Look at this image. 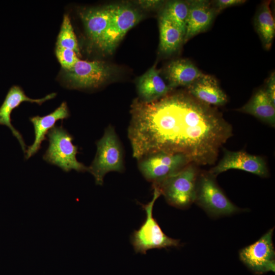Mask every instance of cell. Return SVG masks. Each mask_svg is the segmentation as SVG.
Here are the masks:
<instances>
[{
  "instance_id": "obj_2",
  "label": "cell",
  "mask_w": 275,
  "mask_h": 275,
  "mask_svg": "<svg viewBox=\"0 0 275 275\" xmlns=\"http://www.w3.org/2000/svg\"><path fill=\"white\" fill-rule=\"evenodd\" d=\"M96 144V155L88 167V172L93 176L96 184L102 185L107 173L124 171L123 151L115 130L111 125Z\"/></svg>"
},
{
  "instance_id": "obj_5",
  "label": "cell",
  "mask_w": 275,
  "mask_h": 275,
  "mask_svg": "<svg viewBox=\"0 0 275 275\" xmlns=\"http://www.w3.org/2000/svg\"><path fill=\"white\" fill-rule=\"evenodd\" d=\"M198 177L196 168L188 164L179 171L152 185L159 189L161 195L170 205L184 209L195 202Z\"/></svg>"
},
{
  "instance_id": "obj_12",
  "label": "cell",
  "mask_w": 275,
  "mask_h": 275,
  "mask_svg": "<svg viewBox=\"0 0 275 275\" xmlns=\"http://www.w3.org/2000/svg\"><path fill=\"white\" fill-rule=\"evenodd\" d=\"M56 95V93H52L43 98L32 99L28 97L19 86L16 85L11 87L8 92L0 107V125L7 126L11 130L13 135L18 141L24 154L26 150V146L21 133L14 128L11 123V113L23 102L26 101L41 105L44 102L54 98Z\"/></svg>"
},
{
  "instance_id": "obj_17",
  "label": "cell",
  "mask_w": 275,
  "mask_h": 275,
  "mask_svg": "<svg viewBox=\"0 0 275 275\" xmlns=\"http://www.w3.org/2000/svg\"><path fill=\"white\" fill-rule=\"evenodd\" d=\"M164 72L171 90L179 86L187 88L204 74L190 60L182 59L171 61Z\"/></svg>"
},
{
  "instance_id": "obj_16",
  "label": "cell",
  "mask_w": 275,
  "mask_h": 275,
  "mask_svg": "<svg viewBox=\"0 0 275 275\" xmlns=\"http://www.w3.org/2000/svg\"><path fill=\"white\" fill-rule=\"evenodd\" d=\"M80 16L88 38L93 44L98 47L109 24V5L84 9L80 12Z\"/></svg>"
},
{
  "instance_id": "obj_3",
  "label": "cell",
  "mask_w": 275,
  "mask_h": 275,
  "mask_svg": "<svg viewBox=\"0 0 275 275\" xmlns=\"http://www.w3.org/2000/svg\"><path fill=\"white\" fill-rule=\"evenodd\" d=\"M152 200L146 204L140 203L145 211L146 217L140 228L135 230L131 237V242L136 253L146 254L147 251L154 249L179 247L180 240L166 235L153 216V208L156 200L161 195L159 189L153 185Z\"/></svg>"
},
{
  "instance_id": "obj_18",
  "label": "cell",
  "mask_w": 275,
  "mask_h": 275,
  "mask_svg": "<svg viewBox=\"0 0 275 275\" xmlns=\"http://www.w3.org/2000/svg\"><path fill=\"white\" fill-rule=\"evenodd\" d=\"M136 85L139 99L144 102L158 100L171 90L160 76L155 66L138 78Z\"/></svg>"
},
{
  "instance_id": "obj_25",
  "label": "cell",
  "mask_w": 275,
  "mask_h": 275,
  "mask_svg": "<svg viewBox=\"0 0 275 275\" xmlns=\"http://www.w3.org/2000/svg\"><path fill=\"white\" fill-rule=\"evenodd\" d=\"M245 2L243 0H216L211 2L213 7L219 13L227 8L240 5Z\"/></svg>"
},
{
  "instance_id": "obj_24",
  "label": "cell",
  "mask_w": 275,
  "mask_h": 275,
  "mask_svg": "<svg viewBox=\"0 0 275 275\" xmlns=\"http://www.w3.org/2000/svg\"><path fill=\"white\" fill-rule=\"evenodd\" d=\"M56 54L65 70L71 69L79 60L73 50L68 48L56 47Z\"/></svg>"
},
{
  "instance_id": "obj_26",
  "label": "cell",
  "mask_w": 275,
  "mask_h": 275,
  "mask_svg": "<svg viewBox=\"0 0 275 275\" xmlns=\"http://www.w3.org/2000/svg\"><path fill=\"white\" fill-rule=\"evenodd\" d=\"M266 92L273 104L275 105V74L273 72L270 75L265 88Z\"/></svg>"
},
{
  "instance_id": "obj_19",
  "label": "cell",
  "mask_w": 275,
  "mask_h": 275,
  "mask_svg": "<svg viewBox=\"0 0 275 275\" xmlns=\"http://www.w3.org/2000/svg\"><path fill=\"white\" fill-rule=\"evenodd\" d=\"M238 111L274 126L275 105L271 102L265 89H260L256 91L249 101Z\"/></svg>"
},
{
  "instance_id": "obj_22",
  "label": "cell",
  "mask_w": 275,
  "mask_h": 275,
  "mask_svg": "<svg viewBox=\"0 0 275 275\" xmlns=\"http://www.w3.org/2000/svg\"><path fill=\"white\" fill-rule=\"evenodd\" d=\"M189 9V1H171L164 3L161 12L185 34Z\"/></svg>"
},
{
  "instance_id": "obj_10",
  "label": "cell",
  "mask_w": 275,
  "mask_h": 275,
  "mask_svg": "<svg viewBox=\"0 0 275 275\" xmlns=\"http://www.w3.org/2000/svg\"><path fill=\"white\" fill-rule=\"evenodd\" d=\"M65 71V79L74 88L98 87L108 80L113 73L112 68L103 61L80 60L71 69Z\"/></svg>"
},
{
  "instance_id": "obj_23",
  "label": "cell",
  "mask_w": 275,
  "mask_h": 275,
  "mask_svg": "<svg viewBox=\"0 0 275 275\" xmlns=\"http://www.w3.org/2000/svg\"><path fill=\"white\" fill-rule=\"evenodd\" d=\"M56 47L71 49L78 57L80 56L77 40L68 15L64 16L61 30L57 38Z\"/></svg>"
},
{
  "instance_id": "obj_20",
  "label": "cell",
  "mask_w": 275,
  "mask_h": 275,
  "mask_svg": "<svg viewBox=\"0 0 275 275\" xmlns=\"http://www.w3.org/2000/svg\"><path fill=\"white\" fill-rule=\"evenodd\" d=\"M158 22L159 50L166 55L172 54L179 50L184 43L185 34L162 12Z\"/></svg>"
},
{
  "instance_id": "obj_21",
  "label": "cell",
  "mask_w": 275,
  "mask_h": 275,
  "mask_svg": "<svg viewBox=\"0 0 275 275\" xmlns=\"http://www.w3.org/2000/svg\"><path fill=\"white\" fill-rule=\"evenodd\" d=\"M269 1H265L258 8L254 18V26L265 49L269 50L275 35V23Z\"/></svg>"
},
{
  "instance_id": "obj_11",
  "label": "cell",
  "mask_w": 275,
  "mask_h": 275,
  "mask_svg": "<svg viewBox=\"0 0 275 275\" xmlns=\"http://www.w3.org/2000/svg\"><path fill=\"white\" fill-rule=\"evenodd\" d=\"M231 169L242 170L262 177L268 175L266 162L261 157L243 151L227 150H225L222 159L209 173L215 177Z\"/></svg>"
},
{
  "instance_id": "obj_4",
  "label": "cell",
  "mask_w": 275,
  "mask_h": 275,
  "mask_svg": "<svg viewBox=\"0 0 275 275\" xmlns=\"http://www.w3.org/2000/svg\"><path fill=\"white\" fill-rule=\"evenodd\" d=\"M49 146L43 156L44 161L68 172H85L88 167L77 160V146L72 143L73 136L63 127L54 126L48 133Z\"/></svg>"
},
{
  "instance_id": "obj_14",
  "label": "cell",
  "mask_w": 275,
  "mask_h": 275,
  "mask_svg": "<svg viewBox=\"0 0 275 275\" xmlns=\"http://www.w3.org/2000/svg\"><path fill=\"white\" fill-rule=\"evenodd\" d=\"M69 116L67 104L66 102H63L54 111L47 115L30 117V121L34 127L35 139L33 143L26 149L25 158L28 159L38 152L42 143L47 140L46 135L56 126L58 121L67 119Z\"/></svg>"
},
{
  "instance_id": "obj_7",
  "label": "cell",
  "mask_w": 275,
  "mask_h": 275,
  "mask_svg": "<svg viewBox=\"0 0 275 275\" xmlns=\"http://www.w3.org/2000/svg\"><path fill=\"white\" fill-rule=\"evenodd\" d=\"M215 176L202 173L198 177L195 202L209 215H230L240 210L226 196L215 180Z\"/></svg>"
},
{
  "instance_id": "obj_1",
  "label": "cell",
  "mask_w": 275,
  "mask_h": 275,
  "mask_svg": "<svg viewBox=\"0 0 275 275\" xmlns=\"http://www.w3.org/2000/svg\"><path fill=\"white\" fill-rule=\"evenodd\" d=\"M128 136L137 160L164 152L185 155L190 162L211 165L232 135L219 112L188 93H168L155 101H133Z\"/></svg>"
},
{
  "instance_id": "obj_8",
  "label": "cell",
  "mask_w": 275,
  "mask_h": 275,
  "mask_svg": "<svg viewBox=\"0 0 275 275\" xmlns=\"http://www.w3.org/2000/svg\"><path fill=\"white\" fill-rule=\"evenodd\" d=\"M138 161L141 174L152 184L159 183L190 163L182 154L164 152L147 155Z\"/></svg>"
},
{
  "instance_id": "obj_13",
  "label": "cell",
  "mask_w": 275,
  "mask_h": 275,
  "mask_svg": "<svg viewBox=\"0 0 275 275\" xmlns=\"http://www.w3.org/2000/svg\"><path fill=\"white\" fill-rule=\"evenodd\" d=\"M189 9L184 43L207 31L218 14L211 2L205 0L189 1Z\"/></svg>"
},
{
  "instance_id": "obj_9",
  "label": "cell",
  "mask_w": 275,
  "mask_h": 275,
  "mask_svg": "<svg viewBox=\"0 0 275 275\" xmlns=\"http://www.w3.org/2000/svg\"><path fill=\"white\" fill-rule=\"evenodd\" d=\"M273 232V228L270 229L255 242L243 248L239 252L240 260L256 274L274 272Z\"/></svg>"
},
{
  "instance_id": "obj_6",
  "label": "cell",
  "mask_w": 275,
  "mask_h": 275,
  "mask_svg": "<svg viewBox=\"0 0 275 275\" xmlns=\"http://www.w3.org/2000/svg\"><path fill=\"white\" fill-rule=\"evenodd\" d=\"M110 19L98 47L101 51L112 54L127 32L143 18L136 8L127 4L110 5Z\"/></svg>"
},
{
  "instance_id": "obj_15",
  "label": "cell",
  "mask_w": 275,
  "mask_h": 275,
  "mask_svg": "<svg viewBox=\"0 0 275 275\" xmlns=\"http://www.w3.org/2000/svg\"><path fill=\"white\" fill-rule=\"evenodd\" d=\"M188 93L196 99L208 105H223L227 102L225 93L216 79L204 74L187 87Z\"/></svg>"
},
{
  "instance_id": "obj_27",
  "label": "cell",
  "mask_w": 275,
  "mask_h": 275,
  "mask_svg": "<svg viewBox=\"0 0 275 275\" xmlns=\"http://www.w3.org/2000/svg\"><path fill=\"white\" fill-rule=\"evenodd\" d=\"M144 9H153L159 8L165 3L162 1H138L135 2Z\"/></svg>"
}]
</instances>
